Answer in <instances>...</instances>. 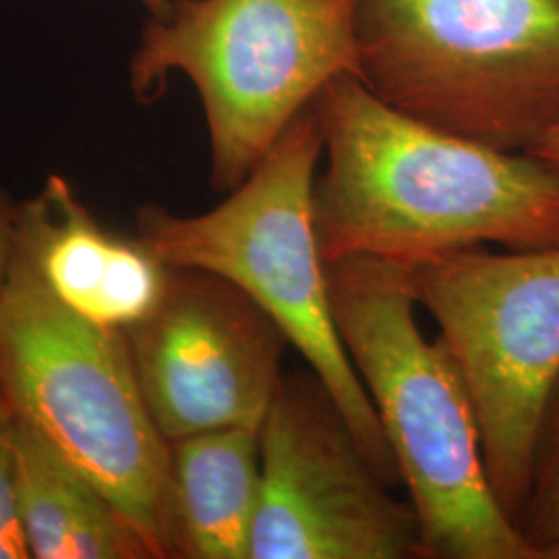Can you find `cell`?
I'll list each match as a JSON object with an SVG mask.
<instances>
[{"instance_id":"cell-4","label":"cell","mask_w":559,"mask_h":559,"mask_svg":"<svg viewBox=\"0 0 559 559\" xmlns=\"http://www.w3.org/2000/svg\"><path fill=\"white\" fill-rule=\"evenodd\" d=\"M321 156L323 129L313 100L221 205L195 216L143 205L138 237L168 265L218 274L255 300L336 400L381 477L399 489V464L332 311L313 214Z\"/></svg>"},{"instance_id":"cell-6","label":"cell","mask_w":559,"mask_h":559,"mask_svg":"<svg viewBox=\"0 0 559 559\" xmlns=\"http://www.w3.org/2000/svg\"><path fill=\"white\" fill-rule=\"evenodd\" d=\"M359 80L445 133L528 152L559 127V0H359Z\"/></svg>"},{"instance_id":"cell-14","label":"cell","mask_w":559,"mask_h":559,"mask_svg":"<svg viewBox=\"0 0 559 559\" xmlns=\"http://www.w3.org/2000/svg\"><path fill=\"white\" fill-rule=\"evenodd\" d=\"M0 559H29L17 510L15 417L7 402H0Z\"/></svg>"},{"instance_id":"cell-8","label":"cell","mask_w":559,"mask_h":559,"mask_svg":"<svg viewBox=\"0 0 559 559\" xmlns=\"http://www.w3.org/2000/svg\"><path fill=\"white\" fill-rule=\"evenodd\" d=\"M251 559H420L419 520L320 378L284 373L260 429Z\"/></svg>"},{"instance_id":"cell-18","label":"cell","mask_w":559,"mask_h":559,"mask_svg":"<svg viewBox=\"0 0 559 559\" xmlns=\"http://www.w3.org/2000/svg\"><path fill=\"white\" fill-rule=\"evenodd\" d=\"M0 402H4V399H2V390H0Z\"/></svg>"},{"instance_id":"cell-3","label":"cell","mask_w":559,"mask_h":559,"mask_svg":"<svg viewBox=\"0 0 559 559\" xmlns=\"http://www.w3.org/2000/svg\"><path fill=\"white\" fill-rule=\"evenodd\" d=\"M0 390L15 420L115 503L152 558H177L170 441L147 411L127 336L67 309L20 242L0 290Z\"/></svg>"},{"instance_id":"cell-7","label":"cell","mask_w":559,"mask_h":559,"mask_svg":"<svg viewBox=\"0 0 559 559\" xmlns=\"http://www.w3.org/2000/svg\"><path fill=\"white\" fill-rule=\"evenodd\" d=\"M411 276L466 381L487 475L516 522L540 411L559 376V247H479L415 263Z\"/></svg>"},{"instance_id":"cell-1","label":"cell","mask_w":559,"mask_h":559,"mask_svg":"<svg viewBox=\"0 0 559 559\" xmlns=\"http://www.w3.org/2000/svg\"><path fill=\"white\" fill-rule=\"evenodd\" d=\"M316 104L325 166L313 214L328 263L559 247L556 166L411 119L355 75L330 81Z\"/></svg>"},{"instance_id":"cell-12","label":"cell","mask_w":559,"mask_h":559,"mask_svg":"<svg viewBox=\"0 0 559 559\" xmlns=\"http://www.w3.org/2000/svg\"><path fill=\"white\" fill-rule=\"evenodd\" d=\"M21 531L34 559H154L100 489L15 420Z\"/></svg>"},{"instance_id":"cell-10","label":"cell","mask_w":559,"mask_h":559,"mask_svg":"<svg viewBox=\"0 0 559 559\" xmlns=\"http://www.w3.org/2000/svg\"><path fill=\"white\" fill-rule=\"evenodd\" d=\"M17 242L46 288L67 309L102 328H135L168 288L173 267L140 237L102 226L59 175H50L34 198L21 201Z\"/></svg>"},{"instance_id":"cell-11","label":"cell","mask_w":559,"mask_h":559,"mask_svg":"<svg viewBox=\"0 0 559 559\" xmlns=\"http://www.w3.org/2000/svg\"><path fill=\"white\" fill-rule=\"evenodd\" d=\"M260 431L216 429L170 441L175 547L182 559H251Z\"/></svg>"},{"instance_id":"cell-17","label":"cell","mask_w":559,"mask_h":559,"mask_svg":"<svg viewBox=\"0 0 559 559\" xmlns=\"http://www.w3.org/2000/svg\"><path fill=\"white\" fill-rule=\"evenodd\" d=\"M140 2L145 7V11L150 13V17H162V15L168 13L173 0H140Z\"/></svg>"},{"instance_id":"cell-2","label":"cell","mask_w":559,"mask_h":559,"mask_svg":"<svg viewBox=\"0 0 559 559\" xmlns=\"http://www.w3.org/2000/svg\"><path fill=\"white\" fill-rule=\"evenodd\" d=\"M340 338L373 402L419 520L420 559H537L485 468L466 381L417 323L411 265L328 263Z\"/></svg>"},{"instance_id":"cell-15","label":"cell","mask_w":559,"mask_h":559,"mask_svg":"<svg viewBox=\"0 0 559 559\" xmlns=\"http://www.w3.org/2000/svg\"><path fill=\"white\" fill-rule=\"evenodd\" d=\"M20 203L4 189H0V290L7 282L15 245H17V228H20Z\"/></svg>"},{"instance_id":"cell-9","label":"cell","mask_w":559,"mask_h":559,"mask_svg":"<svg viewBox=\"0 0 559 559\" xmlns=\"http://www.w3.org/2000/svg\"><path fill=\"white\" fill-rule=\"evenodd\" d=\"M124 336L147 411L168 441L230 427L260 431L290 346L237 284L193 267H173L160 305Z\"/></svg>"},{"instance_id":"cell-16","label":"cell","mask_w":559,"mask_h":559,"mask_svg":"<svg viewBox=\"0 0 559 559\" xmlns=\"http://www.w3.org/2000/svg\"><path fill=\"white\" fill-rule=\"evenodd\" d=\"M528 154H535L537 158L556 166L559 170V127L556 131L547 133L533 150H528Z\"/></svg>"},{"instance_id":"cell-5","label":"cell","mask_w":559,"mask_h":559,"mask_svg":"<svg viewBox=\"0 0 559 559\" xmlns=\"http://www.w3.org/2000/svg\"><path fill=\"white\" fill-rule=\"evenodd\" d=\"M357 9L359 0H173L143 27L131 90L152 102L173 73L191 80L212 189L230 193L330 81L359 78Z\"/></svg>"},{"instance_id":"cell-13","label":"cell","mask_w":559,"mask_h":559,"mask_svg":"<svg viewBox=\"0 0 559 559\" xmlns=\"http://www.w3.org/2000/svg\"><path fill=\"white\" fill-rule=\"evenodd\" d=\"M516 524L535 558L559 559V376L540 411Z\"/></svg>"}]
</instances>
